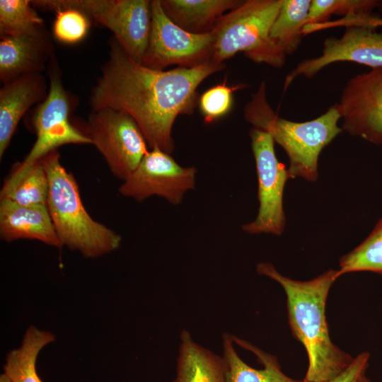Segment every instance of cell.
Here are the masks:
<instances>
[{
    "instance_id": "d6986e66",
    "label": "cell",
    "mask_w": 382,
    "mask_h": 382,
    "mask_svg": "<svg viewBox=\"0 0 382 382\" xmlns=\"http://www.w3.org/2000/svg\"><path fill=\"white\" fill-rule=\"evenodd\" d=\"M177 359V375L173 382H227L223 357L195 342L183 330Z\"/></svg>"
},
{
    "instance_id": "4316f807",
    "label": "cell",
    "mask_w": 382,
    "mask_h": 382,
    "mask_svg": "<svg viewBox=\"0 0 382 382\" xmlns=\"http://www.w3.org/2000/svg\"><path fill=\"white\" fill-rule=\"evenodd\" d=\"M90 18L75 8L57 11L53 24V34L59 41L73 44L83 40L90 28Z\"/></svg>"
},
{
    "instance_id": "8fae6325",
    "label": "cell",
    "mask_w": 382,
    "mask_h": 382,
    "mask_svg": "<svg viewBox=\"0 0 382 382\" xmlns=\"http://www.w3.org/2000/svg\"><path fill=\"white\" fill-rule=\"evenodd\" d=\"M337 106L342 130L382 145V67L352 77Z\"/></svg>"
},
{
    "instance_id": "ac0fdd59",
    "label": "cell",
    "mask_w": 382,
    "mask_h": 382,
    "mask_svg": "<svg viewBox=\"0 0 382 382\" xmlns=\"http://www.w3.org/2000/svg\"><path fill=\"white\" fill-rule=\"evenodd\" d=\"M167 17L190 33H212L217 21L237 8L241 0H160Z\"/></svg>"
},
{
    "instance_id": "277c9868",
    "label": "cell",
    "mask_w": 382,
    "mask_h": 382,
    "mask_svg": "<svg viewBox=\"0 0 382 382\" xmlns=\"http://www.w3.org/2000/svg\"><path fill=\"white\" fill-rule=\"evenodd\" d=\"M41 160L49 183L47 207L61 246L78 250L88 258L117 249L122 237L86 212L77 183L62 165L57 149Z\"/></svg>"
},
{
    "instance_id": "8992f818",
    "label": "cell",
    "mask_w": 382,
    "mask_h": 382,
    "mask_svg": "<svg viewBox=\"0 0 382 382\" xmlns=\"http://www.w3.org/2000/svg\"><path fill=\"white\" fill-rule=\"evenodd\" d=\"M33 7L56 12L75 8L108 28L114 39L134 61L141 64L151 30L149 0H37Z\"/></svg>"
},
{
    "instance_id": "484cf974",
    "label": "cell",
    "mask_w": 382,
    "mask_h": 382,
    "mask_svg": "<svg viewBox=\"0 0 382 382\" xmlns=\"http://www.w3.org/2000/svg\"><path fill=\"white\" fill-rule=\"evenodd\" d=\"M243 86H228L226 80L204 91L199 99V107L206 123L213 122L226 115L233 105V93Z\"/></svg>"
},
{
    "instance_id": "4dcf8cb0",
    "label": "cell",
    "mask_w": 382,
    "mask_h": 382,
    "mask_svg": "<svg viewBox=\"0 0 382 382\" xmlns=\"http://www.w3.org/2000/svg\"><path fill=\"white\" fill-rule=\"evenodd\" d=\"M376 8L378 9L381 13H382V0L378 1Z\"/></svg>"
},
{
    "instance_id": "d4e9b609",
    "label": "cell",
    "mask_w": 382,
    "mask_h": 382,
    "mask_svg": "<svg viewBox=\"0 0 382 382\" xmlns=\"http://www.w3.org/2000/svg\"><path fill=\"white\" fill-rule=\"evenodd\" d=\"M377 3L378 0H311L305 25L324 23L334 14L342 18L371 16Z\"/></svg>"
},
{
    "instance_id": "5b68a950",
    "label": "cell",
    "mask_w": 382,
    "mask_h": 382,
    "mask_svg": "<svg viewBox=\"0 0 382 382\" xmlns=\"http://www.w3.org/2000/svg\"><path fill=\"white\" fill-rule=\"evenodd\" d=\"M283 0H247L223 15L212 31V59L224 64L238 52L256 63L284 66V54L270 38V31Z\"/></svg>"
},
{
    "instance_id": "ffe728a7",
    "label": "cell",
    "mask_w": 382,
    "mask_h": 382,
    "mask_svg": "<svg viewBox=\"0 0 382 382\" xmlns=\"http://www.w3.org/2000/svg\"><path fill=\"white\" fill-rule=\"evenodd\" d=\"M49 183L41 158L17 163L4 180L0 199L22 205H47Z\"/></svg>"
},
{
    "instance_id": "83f0119b",
    "label": "cell",
    "mask_w": 382,
    "mask_h": 382,
    "mask_svg": "<svg viewBox=\"0 0 382 382\" xmlns=\"http://www.w3.org/2000/svg\"><path fill=\"white\" fill-rule=\"evenodd\" d=\"M369 353L364 352L354 358L349 367L337 377L324 382H357L359 378L364 373L369 366ZM301 382H308L303 380Z\"/></svg>"
},
{
    "instance_id": "4fadbf2b",
    "label": "cell",
    "mask_w": 382,
    "mask_h": 382,
    "mask_svg": "<svg viewBox=\"0 0 382 382\" xmlns=\"http://www.w3.org/2000/svg\"><path fill=\"white\" fill-rule=\"evenodd\" d=\"M338 62H353L372 69L382 67V33L371 28L350 26L340 38H326L319 57L301 61L286 75L284 91L296 77L311 78Z\"/></svg>"
},
{
    "instance_id": "3957f363",
    "label": "cell",
    "mask_w": 382,
    "mask_h": 382,
    "mask_svg": "<svg viewBox=\"0 0 382 382\" xmlns=\"http://www.w3.org/2000/svg\"><path fill=\"white\" fill-rule=\"evenodd\" d=\"M244 117L253 127L268 132L289 158V179L300 177L310 182L318 177V158L322 150L342 131L337 104L318 117L306 122H293L279 117L266 97L262 81L245 105Z\"/></svg>"
},
{
    "instance_id": "5bb4252c",
    "label": "cell",
    "mask_w": 382,
    "mask_h": 382,
    "mask_svg": "<svg viewBox=\"0 0 382 382\" xmlns=\"http://www.w3.org/2000/svg\"><path fill=\"white\" fill-rule=\"evenodd\" d=\"M53 46L45 25L29 32L1 36L0 79L3 83L28 74L41 73L52 59Z\"/></svg>"
},
{
    "instance_id": "f1b7e54d",
    "label": "cell",
    "mask_w": 382,
    "mask_h": 382,
    "mask_svg": "<svg viewBox=\"0 0 382 382\" xmlns=\"http://www.w3.org/2000/svg\"><path fill=\"white\" fill-rule=\"evenodd\" d=\"M366 26L374 29H376L377 27L382 26V18L377 16H372L367 21Z\"/></svg>"
},
{
    "instance_id": "e0dca14e",
    "label": "cell",
    "mask_w": 382,
    "mask_h": 382,
    "mask_svg": "<svg viewBox=\"0 0 382 382\" xmlns=\"http://www.w3.org/2000/svg\"><path fill=\"white\" fill-rule=\"evenodd\" d=\"M0 236L6 242L25 238L62 247L47 205H22L0 199Z\"/></svg>"
},
{
    "instance_id": "cb8c5ba5",
    "label": "cell",
    "mask_w": 382,
    "mask_h": 382,
    "mask_svg": "<svg viewBox=\"0 0 382 382\" xmlns=\"http://www.w3.org/2000/svg\"><path fill=\"white\" fill-rule=\"evenodd\" d=\"M32 6L28 0H1V37L18 35L43 25V19Z\"/></svg>"
},
{
    "instance_id": "2e32d148",
    "label": "cell",
    "mask_w": 382,
    "mask_h": 382,
    "mask_svg": "<svg viewBox=\"0 0 382 382\" xmlns=\"http://www.w3.org/2000/svg\"><path fill=\"white\" fill-rule=\"evenodd\" d=\"M46 81L41 73L20 76L0 89V158L8 148L18 124L29 108L47 97Z\"/></svg>"
},
{
    "instance_id": "30bf717a",
    "label": "cell",
    "mask_w": 382,
    "mask_h": 382,
    "mask_svg": "<svg viewBox=\"0 0 382 382\" xmlns=\"http://www.w3.org/2000/svg\"><path fill=\"white\" fill-rule=\"evenodd\" d=\"M196 173L195 167L181 166L170 154L155 147L144 156L118 191L139 202L156 195L178 204L185 194L195 187Z\"/></svg>"
},
{
    "instance_id": "9a60e30c",
    "label": "cell",
    "mask_w": 382,
    "mask_h": 382,
    "mask_svg": "<svg viewBox=\"0 0 382 382\" xmlns=\"http://www.w3.org/2000/svg\"><path fill=\"white\" fill-rule=\"evenodd\" d=\"M227 382H301L281 370L277 357L231 334L222 336Z\"/></svg>"
},
{
    "instance_id": "7c38bea8",
    "label": "cell",
    "mask_w": 382,
    "mask_h": 382,
    "mask_svg": "<svg viewBox=\"0 0 382 382\" xmlns=\"http://www.w3.org/2000/svg\"><path fill=\"white\" fill-rule=\"evenodd\" d=\"M54 71L52 66L48 94L32 118L36 141L23 161L25 163L36 161L62 145L91 144L89 139L69 121V98L58 73Z\"/></svg>"
},
{
    "instance_id": "603a6c76",
    "label": "cell",
    "mask_w": 382,
    "mask_h": 382,
    "mask_svg": "<svg viewBox=\"0 0 382 382\" xmlns=\"http://www.w3.org/2000/svg\"><path fill=\"white\" fill-rule=\"evenodd\" d=\"M339 277L354 272H371L382 276V217L369 236L340 259Z\"/></svg>"
},
{
    "instance_id": "52a82bcc",
    "label": "cell",
    "mask_w": 382,
    "mask_h": 382,
    "mask_svg": "<svg viewBox=\"0 0 382 382\" xmlns=\"http://www.w3.org/2000/svg\"><path fill=\"white\" fill-rule=\"evenodd\" d=\"M81 132L103 156L112 173L123 181L149 152L137 124L123 112L109 108L92 111Z\"/></svg>"
},
{
    "instance_id": "44dd1931",
    "label": "cell",
    "mask_w": 382,
    "mask_h": 382,
    "mask_svg": "<svg viewBox=\"0 0 382 382\" xmlns=\"http://www.w3.org/2000/svg\"><path fill=\"white\" fill-rule=\"evenodd\" d=\"M54 340L50 332L28 328L21 345L8 353L0 382H43L37 372V359L40 351Z\"/></svg>"
},
{
    "instance_id": "7a4b0ae2",
    "label": "cell",
    "mask_w": 382,
    "mask_h": 382,
    "mask_svg": "<svg viewBox=\"0 0 382 382\" xmlns=\"http://www.w3.org/2000/svg\"><path fill=\"white\" fill-rule=\"evenodd\" d=\"M256 270L278 282L285 291L289 325L308 355L304 380L324 382L343 373L354 358L331 341L325 316L328 292L340 277L338 271L329 270L311 280L298 281L282 275L270 262L258 263Z\"/></svg>"
},
{
    "instance_id": "ba28073f",
    "label": "cell",
    "mask_w": 382,
    "mask_h": 382,
    "mask_svg": "<svg viewBox=\"0 0 382 382\" xmlns=\"http://www.w3.org/2000/svg\"><path fill=\"white\" fill-rule=\"evenodd\" d=\"M257 175L259 208L255 220L242 226L251 233H283L286 218L283 207L284 186L289 179L287 168L275 154L274 141L267 132L252 127L249 132Z\"/></svg>"
},
{
    "instance_id": "9c48e42d",
    "label": "cell",
    "mask_w": 382,
    "mask_h": 382,
    "mask_svg": "<svg viewBox=\"0 0 382 382\" xmlns=\"http://www.w3.org/2000/svg\"><path fill=\"white\" fill-rule=\"evenodd\" d=\"M212 33L197 35L182 29L164 13L160 0L151 1V30L141 64L163 70L171 65L192 68L212 61Z\"/></svg>"
},
{
    "instance_id": "6da1fadb",
    "label": "cell",
    "mask_w": 382,
    "mask_h": 382,
    "mask_svg": "<svg viewBox=\"0 0 382 382\" xmlns=\"http://www.w3.org/2000/svg\"><path fill=\"white\" fill-rule=\"evenodd\" d=\"M224 67L210 61L192 68L152 69L134 61L113 38L90 105L92 111L109 108L128 114L151 149L170 154L176 118L193 113L199 103V86Z\"/></svg>"
},
{
    "instance_id": "7402d4cb",
    "label": "cell",
    "mask_w": 382,
    "mask_h": 382,
    "mask_svg": "<svg viewBox=\"0 0 382 382\" xmlns=\"http://www.w3.org/2000/svg\"><path fill=\"white\" fill-rule=\"evenodd\" d=\"M311 0H283L270 31V38L285 55L299 47Z\"/></svg>"
},
{
    "instance_id": "f546056e",
    "label": "cell",
    "mask_w": 382,
    "mask_h": 382,
    "mask_svg": "<svg viewBox=\"0 0 382 382\" xmlns=\"http://www.w3.org/2000/svg\"><path fill=\"white\" fill-rule=\"evenodd\" d=\"M357 382H371V381L366 376V374L364 373L359 378Z\"/></svg>"
}]
</instances>
